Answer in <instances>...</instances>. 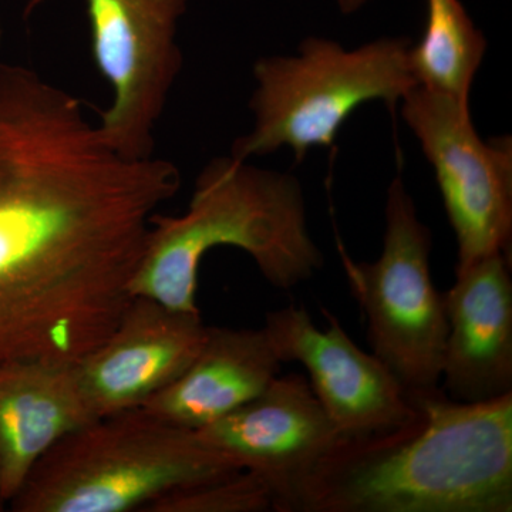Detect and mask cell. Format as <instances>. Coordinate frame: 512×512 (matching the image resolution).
I'll return each instance as SVG.
<instances>
[{"mask_svg":"<svg viewBox=\"0 0 512 512\" xmlns=\"http://www.w3.org/2000/svg\"><path fill=\"white\" fill-rule=\"evenodd\" d=\"M180 187L173 161L121 156L82 100L0 62V363H77L109 338Z\"/></svg>","mask_w":512,"mask_h":512,"instance_id":"6da1fadb","label":"cell"},{"mask_svg":"<svg viewBox=\"0 0 512 512\" xmlns=\"http://www.w3.org/2000/svg\"><path fill=\"white\" fill-rule=\"evenodd\" d=\"M394 429L342 437L303 485L296 512H511L512 393L480 403L410 397Z\"/></svg>","mask_w":512,"mask_h":512,"instance_id":"7a4b0ae2","label":"cell"},{"mask_svg":"<svg viewBox=\"0 0 512 512\" xmlns=\"http://www.w3.org/2000/svg\"><path fill=\"white\" fill-rule=\"evenodd\" d=\"M217 247H235L254 259L266 281L289 291L325 264L306 218L302 185L292 175L218 157L202 168L185 214H154L131 296L177 311L200 313L198 272Z\"/></svg>","mask_w":512,"mask_h":512,"instance_id":"3957f363","label":"cell"},{"mask_svg":"<svg viewBox=\"0 0 512 512\" xmlns=\"http://www.w3.org/2000/svg\"><path fill=\"white\" fill-rule=\"evenodd\" d=\"M238 471L197 431L136 409L101 417L56 444L9 505L15 512H144L167 494Z\"/></svg>","mask_w":512,"mask_h":512,"instance_id":"277c9868","label":"cell"},{"mask_svg":"<svg viewBox=\"0 0 512 512\" xmlns=\"http://www.w3.org/2000/svg\"><path fill=\"white\" fill-rule=\"evenodd\" d=\"M409 37H380L345 49L326 37H308L292 56L256 60L249 101L254 126L232 144L248 161L288 147L302 160L313 147L335 143L345 121L363 104L396 106L416 86Z\"/></svg>","mask_w":512,"mask_h":512,"instance_id":"5b68a950","label":"cell"},{"mask_svg":"<svg viewBox=\"0 0 512 512\" xmlns=\"http://www.w3.org/2000/svg\"><path fill=\"white\" fill-rule=\"evenodd\" d=\"M383 249L357 262L339 244L350 292L365 313L373 353L410 397L439 390L447 320L430 271V229L420 221L402 177L387 190Z\"/></svg>","mask_w":512,"mask_h":512,"instance_id":"8992f818","label":"cell"},{"mask_svg":"<svg viewBox=\"0 0 512 512\" xmlns=\"http://www.w3.org/2000/svg\"><path fill=\"white\" fill-rule=\"evenodd\" d=\"M45 0H29V16ZM190 0H86L93 56L111 84L103 136L121 156L154 157L156 128L181 69L178 26Z\"/></svg>","mask_w":512,"mask_h":512,"instance_id":"52a82bcc","label":"cell"},{"mask_svg":"<svg viewBox=\"0 0 512 512\" xmlns=\"http://www.w3.org/2000/svg\"><path fill=\"white\" fill-rule=\"evenodd\" d=\"M402 116L433 165L457 239L456 271L508 254L512 235V141H484L470 104L414 86Z\"/></svg>","mask_w":512,"mask_h":512,"instance_id":"ba28073f","label":"cell"},{"mask_svg":"<svg viewBox=\"0 0 512 512\" xmlns=\"http://www.w3.org/2000/svg\"><path fill=\"white\" fill-rule=\"evenodd\" d=\"M197 433L261 478L278 512H296L303 485L342 439L308 379L295 373L275 377L251 402Z\"/></svg>","mask_w":512,"mask_h":512,"instance_id":"9c48e42d","label":"cell"},{"mask_svg":"<svg viewBox=\"0 0 512 512\" xmlns=\"http://www.w3.org/2000/svg\"><path fill=\"white\" fill-rule=\"evenodd\" d=\"M319 329L305 308L266 313L264 328L282 363H301L308 382L342 437L366 436L402 426L416 416L396 376L375 353L357 348L328 309Z\"/></svg>","mask_w":512,"mask_h":512,"instance_id":"30bf717a","label":"cell"},{"mask_svg":"<svg viewBox=\"0 0 512 512\" xmlns=\"http://www.w3.org/2000/svg\"><path fill=\"white\" fill-rule=\"evenodd\" d=\"M207 329L201 313L133 296L109 338L74 363L97 419L141 409L174 383L197 357Z\"/></svg>","mask_w":512,"mask_h":512,"instance_id":"8fae6325","label":"cell"},{"mask_svg":"<svg viewBox=\"0 0 512 512\" xmlns=\"http://www.w3.org/2000/svg\"><path fill=\"white\" fill-rule=\"evenodd\" d=\"M447 333L441 382L448 399L480 403L512 393L510 255L487 256L443 292Z\"/></svg>","mask_w":512,"mask_h":512,"instance_id":"7c38bea8","label":"cell"},{"mask_svg":"<svg viewBox=\"0 0 512 512\" xmlns=\"http://www.w3.org/2000/svg\"><path fill=\"white\" fill-rule=\"evenodd\" d=\"M96 420L74 363H0V493L6 503L56 444Z\"/></svg>","mask_w":512,"mask_h":512,"instance_id":"4fadbf2b","label":"cell"},{"mask_svg":"<svg viewBox=\"0 0 512 512\" xmlns=\"http://www.w3.org/2000/svg\"><path fill=\"white\" fill-rule=\"evenodd\" d=\"M281 367L264 328L208 326L204 345L188 369L141 409L198 431L259 396Z\"/></svg>","mask_w":512,"mask_h":512,"instance_id":"5bb4252c","label":"cell"},{"mask_svg":"<svg viewBox=\"0 0 512 512\" xmlns=\"http://www.w3.org/2000/svg\"><path fill=\"white\" fill-rule=\"evenodd\" d=\"M426 28L410 46L416 86L470 104L471 87L483 63L487 40L461 0H426Z\"/></svg>","mask_w":512,"mask_h":512,"instance_id":"9a60e30c","label":"cell"},{"mask_svg":"<svg viewBox=\"0 0 512 512\" xmlns=\"http://www.w3.org/2000/svg\"><path fill=\"white\" fill-rule=\"evenodd\" d=\"M264 511H272L271 493L261 478L241 470L167 494L144 512Z\"/></svg>","mask_w":512,"mask_h":512,"instance_id":"2e32d148","label":"cell"},{"mask_svg":"<svg viewBox=\"0 0 512 512\" xmlns=\"http://www.w3.org/2000/svg\"><path fill=\"white\" fill-rule=\"evenodd\" d=\"M367 2L369 0H336L343 15H353V13L359 12Z\"/></svg>","mask_w":512,"mask_h":512,"instance_id":"e0dca14e","label":"cell"},{"mask_svg":"<svg viewBox=\"0 0 512 512\" xmlns=\"http://www.w3.org/2000/svg\"><path fill=\"white\" fill-rule=\"evenodd\" d=\"M6 505H8V503H6L5 498H3L2 493H0V511L5 510Z\"/></svg>","mask_w":512,"mask_h":512,"instance_id":"ac0fdd59","label":"cell"},{"mask_svg":"<svg viewBox=\"0 0 512 512\" xmlns=\"http://www.w3.org/2000/svg\"><path fill=\"white\" fill-rule=\"evenodd\" d=\"M2 37H3L2 25H0V43H2Z\"/></svg>","mask_w":512,"mask_h":512,"instance_id":"d6986e66","label":"cell"}]
</instances>
